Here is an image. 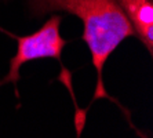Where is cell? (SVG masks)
I'll use <instances>...</instances> for the list:
<instances>
[{"label": "cell", "mask_w": 153, "mask_h": 138, "mask_svg": "<svg viewBox=\"0 0 153 138\" xmlns=\"http://www.w3.org/2000/svg\"><path fill=\"white\" fill-rule=\"evenodd\" d=\"M30 14L43 17L51 13H68L79 17L83 22L82 39L87 43L91 61L97 71V87L91 102L108 98L124 112L128 123L134 127L128 110L109 95L103 84V66L109 55L121 42L135 35L131 22L119 6L117 0H26Z\"/></svg>", "instance_id": "6da1fadb"}, {"label": "cell", "mask_w": 153, "mask_h": 138, "mask_svg": "<svg viewBox=\"0 0 153 138\" xmlns=\"http://www.w3.org/2000/svg\"><path fill=\"white\" fill-rule=\"evenodd\" d=\"M61 22H62V17L61 15L54 14L53 17H50L46 21V24L43 25L39 31H36L35 33L28 36H19L15 33H11L6 29H3L0 26V32L4 35L10 36L11 39L17 40V53L10 61V69L8 73L0 80V86H4L7 83H13L17 90V83L21 79V71L22 65H25L26 62L36 60H42V58H53L57 60L61 64L62 68V75L59 76V80H62L65 83V86L69 89L71 95L75 101V95H73V89L71 84V73L62 65L61 61V55L62 51L66 47V44L69 43V40L64 39L61 36L59 28Z\"/></svg>", "instance_id": "7a4b0ae2"}, {"label": "cell", "mask_w": 153, "mask_h": 138, "mask_svg": "<svg viewBox=\"0 0 153 138\" xmlns=\"http://www.w3.org/2000/svg\"><path fill=\"white\" fill-rule=\"evenodd\" d=\"M119 6L131 22L137 37L146 50L153 51V0H117Z\"/></svg>", "instance_id": "3957f363"}]
</instances>
